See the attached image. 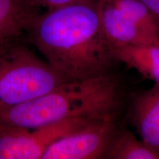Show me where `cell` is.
<instances>
[{
    "mask_svg": "<svg viewBox=\"0 0 159 159\" xmlns=\"http://www.w3.org/2000/svg\"><path fill=\"white\" fill-rule=\"evenodd\" d=\"M97 120L107 119H70L33 130L0 128V159H41L56 141Z\"/></svg>",
    "mask_w": 159,
    "mask_h": 159,
    "instance_id": "cell-4",
    "label": "cell"
},
{
    "mask_svg": "<svg viewBox=\"0 0 159 159\" xmlns=\"http://www.w3.org/2000/svg\"><path fill=\"white\" fill-rule=\"evenodd\" d=\"M141 28L159 41V15L141 0H111Z\"/></svg>",
    "mask_w": 159,
    "mask_h": 159,
    "instance_id": "cell-11",
    "label": "cell"
},
{
    "mask_svg": "<svg viewBox=\"0 0 159 159\" xmlns=\"http://www.w3.org/2000/svg\"><path fill=\"white\" fill-rule=\"evenodd\" d=\"M130 115L141 140L159 155V84L134 97Z\"/></svg>",
    "mask_w": 159,
    "mask_h": 159,
    "instance_id": "cell-7",
    "label": "cell"
},
{
    "mask_svg": "<svg viewBox=\"0 0 159 159\" xmlns=\"http://www.w3.org/2000/svg\"><path fill=\"white\" fill-rule=\"evenodd\" d=\"M114 56L118 62H122L128 68L159 84V44L115 47Z\"/></svg>",
    "mask_w": 159,
    "mask_h": 159,
    "instance_id": "cell-9",
    "label": "cell"
},
{
    "mask_svg": "<svg viewBox=\"0 0 159 159\" xmlns=\"http://www.w3.org/2000/svg\"><path fill=\"white\" fill-rule=\"evenodd\" d=\"M40 13L25 0H0V46L21 42L32 19Z\"/></svg>",
    "mask_w": 159,
    "mask_h": 159,
    "instance_id": "cell-8",
    "label": "cell"
},
{
    "mask_svg": "<svg viewBox=\"0 0 159 159\" xmlns=\"http://www.w3.org/2000/svg\"><path fill=\"white\" fill-rule=\"evenodd\" d=\"M102 29L114 47L159 44V41L141 28L111 0H97Z\"/></svg>",
    "mask_w": 159,
    "mask_h": 159,
    "instance_id": "cell-6",
    "label": "cell"
},
{
    "mask_svg": "<svg viewBox=\"0 0 159 159\" xmlns=\"http://www.w3.org/2000/svg\"><path fill=\"white\" fill-rule=\"evenodd\" d=\"M69 82L21 42L0 58V110L20 105Z\"/></svg>",
    "mask_w": 159,
    "mask_h": 159,
    "instance_id": "cell-3",
    "label": "cell"
},
{
    "mask_svg": "<svg viewBox=\"0 0 159 159\" xmlns=\"http://www.w3.org/2000/svg\"><path fill=\"white\" fill-rule=\"evenodd\" d=\"M31 7L41 12V8L46 10L56 8L84 0H25Z\"/></svg>",
    "mask_w": 159,
    "mask_h": 159,
    "instance_id": "cell-12",
    "label": "cell"
},
{
    "mask_svg": "<svg viewBox=\"0 0 159 159\" xmlns=\"http://www.w3.org/2000/svg\"><path fill=\"white\" fill-rule=\"evenodd\" d=\"M118 131L116 121H95L53 143L41 159L105 158Z\"/></svg>",
    "mask_w": 159,
    "mask_h": 159,
    "instance_id": "cell-5",
    "label": "cell"
},
{
    "mask_svg": "<svg viewBox=\"0 0 159 159\" xmlns=\"http://www.w3.org/2000/svg\"><path fill=\"white\" fill-rule=\"evenodd\" d=\"M105 158L159 159V155L128 130L118 131Z\"/></svg>",
    "mask_w": 159,
    "mask_h": 159,
    "instance_id": "cell-10",
    "label": "cell"
},
{
    "mask_svg": "<svg viewBox=\"0 0 159 159\" xmlns=\"http://www.w3.org/2000/svg\"><path fill=\"white\" fill-rule=\"evenodd\" d=\"M7 48H5V47H2L0 46V58H1L2 56L4 54H5V52L7 51Z\"/></svg>",
    "mask_w": 159,
    "mask_h": 159,
    "instance_id": "cell-14",
    "label": "cell"
},
{
    "mask_svg": "<svg viewBox=\"0 0 159 159\" xmlns=\"http://www.w3.org/2000/svg\"><path fill=\"white\" fill-rule=\"evenodd\" d=\"M25 35L48 64L69 82L110 75L118 62L102 29L97 0L40 12Z\"/></svg>",
    "mask_w": 159,
    "mask_h": 159,
    "instance_id": "cell-1",
    "label": "cell"
},
{
    "mask_svg": "<svg viewBox=\"0 0 159 159\" xmlns=\"http://www.w3.org/2000/svg\"><path fill=\"white\" fill-rule=\"evenodd\" d=\"M113 75L60 85L36 98L0 110V128L33 130L70 119L116 121L123 97Z\"/></svg>",
    "mask_w": 159,
    "mask_h": 159,
    "instance_id": "cell-2",
    "label": "cell"
},
{
    "mask_svg": "<svg viewBox=\"0 0 159 159\" xmlns=\"http://www.w3.org/2000/svg\"><path fill=\"white\" fill-rule=\"evenodd\" d=\"M149 8L159 15V0H141Z\"/></svg>",
    "mask_w": 159,
    "mask_h": 159,
    "instance_id": "cell-13",
    "label": "cell"
}]
</instances>
